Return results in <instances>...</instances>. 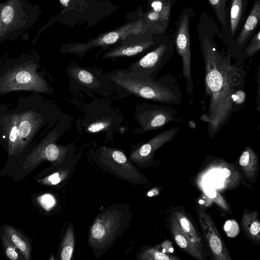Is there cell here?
Returning <instances> with one entry per match:
<instances>
[{
	"mask_svg": "<svg viewBox=\"0 0 260 260\" xmlns=\"http://www.w3.org/2000/svg\"><path fill=\"white\" fill-rule=\"evenodd\" d=\"M245 99V92L242 90H236L234 94V105L242 104Z\"/></svg>",
	"mask_w": 260,
	"mask_h": 260,
	"instance_id": "e575fe53",
	"label": "cell"
},
{
	"mask_svg": "<svg viewBox=\"0 0 260 260\" xmlns=\"http://www.w3.org/2000/svg\"><path fill=\"white\" fill-rule=\"evenodd\" d=\"M214 193L215 196L212 198L213 202L226 214H232L233 211L228 202L217 190H214Z\"/></svg>",
	"mask_w": 260,
	"mask_h": 260,
	"instance_id": "4dcf8cb0",
	"label": "cell"
},
{
	"mask_svg": "<svg viewBox=\"0 0 260 260\" xmlns=\"http://www.w3.org/2000/svg\"><path fill=\"white\" fill-rule=\"evenodd\" d=\"M173 217L188 237L193 242L203 248L202 238L198 234L189 219L181 211L175 212L173 213Z\"/></svg>",
	"mask_w": 260,
	"mask_h": 260,
	"instance_id": "cb8c5ba5",
	"label": "cell"
},
{
	"mask_svg": "<svg viewBox=\"0 0 260 260\" xmlns=\"http://www.w3.org/2000/svg\"><path fill=\"white\" fill-rule=\"evenodd\" d=\"M248 0H229L226 11V25L221 39L229 51L245 19Z\"/></svg>",
	"mask_w": 260,
	"mask_h": 260,
	"instance_id": "8fae6325",
	"label": "cell"
},
{
	"mask_svg": "<svg viewBox=\"0 0 260 260\" xmlns=\"http://www.w3.org/2000/svg\"><path fill=\"white\" fill-rule=\"evenodd\" d=\"M174 45V41L171 38L165 39L154 49L132 62L127 69L144 72L155 79L173 54Z\"/></svg>",
	"mask_w": 260,
	"mask_h": 260,
	"instance_id": "30bf717a",
	"label": "cell"
},
{
	"mask_svg": "<svg viewBox=\"0 0 260 260\" xmlns=\"http://www.w3.org/2000/svg\"><path fill=\"white\" fill-rule=\"evenodd\" d=\"M74 232L70 225L68 228L64 236L60 251V259L61 260H70L72 258L74 247Z\"/></svg>",
	"mask_w": 260,
	"mask_h": 260,
	"instance_id": "484cf974",
	"label": "cell"
},
{
	"mask_svg": "<svg viewBox=\"0 0 260 260\" xmlns=\"http://www.w3.org/2000/svg\"><path fill=\"white\" fill-rule=\"evenodd\" d=\"M196 209L200 226L212 258L232 260L233 258L209 213L200 206H196Z\"/></svg>",
	"mask_w": 260,
	"mask_h": 260,
	"instance_id": "9c48e42d",
	"label": "cell"
},
{
	"mask_svg": "<svg viewBox=\"0 0 260 260\" xmlns=\"http://www.w3.org/2000/svg\"><path fill=\"white\" fill-rule=\"evenodd\" d=\"M238 165L246 180L255 183L258 177L259 164L257 153L252 147L246 146L238 158Z\"/></svg>",
	"mask_w": 260,
	"mask_h": 260,
	"instance_id": "d6986e66",
	"label": "cell"
},
{
	"mask_svg": "<svg viewBox=\"0 0 260 260\" xmlns=\"http://www.w3.org/2000/svg\"><path fill=\"white\" fill-rule=\"evenodd\" d=\"M257 89L256 97V110L257 112L260 111V66L258 67V72L257 74Z\"/></svg>",
	"mask_w": 260,
	"mask_h": 260,
	"instance_id": "836d02e7",
	"label": "cell"
},
{
	"mask_svg": "<svg viewBox=\"0 0 260 260\" xmlns=\"http://www.w3.org/2000/svg\"><path fill=\"white\" fill-rule=\"evenodd\" d=\"M111 79L128 93L144 100L167 104H179L182 101L181 91L178 87L156 81L144 72L119 70L115 71Z\"/></svg>",
	"mask_w": 260,
	"mask_h": 260,
	"instance_id": "7a4b0ae2",
	"label": "cell"
},
{
	"mask_svg": "<svg viewBox=\"0 0 260 260\" xmlns=\"http://www.w3.org/2000/svg\"><path fill=\"white\" fill-rule=\"evenodd\" d=\"M179 129L176 127L160 132L135 149L131 154L130 158L141 164L149 161L157 149L174 139Z\"/></svg>",
	"mask_w": 260,
	"mask_h": 260,
	"instance_id": "5bb4252c",
	"label": "cell"
},
{
	"mask_svg": "<svg viewBox=\"0 0 260 260\" xmlns=\"http://www.w3.org/2000/svg\"><path fill=\"white\" fill-rule=\"evenodd\" d=\"M213 9L217 20L221 27V34L226 28V11L229 0H207Z\"/></svg>",
	"mask_w": 260,
	"mask_h": 260,
	"instance_id": "d4e9b609",
	"label": "cell"
},
{
	"mask_svg": "<svg viewBox=\"0 0 260 260\" xmlns=\"http://www.w3.org/2000/svg\"><path fill=\"white\" fill-rule=\"evenodd\" d=\"M61 178V177L59 176V173H57L48 177V180L49 181H50L52 184H55L60 181Z\"/></svg>",
	"mask_w": 260,
	"mask_h": 260,
	"instance_id": "d590c367",
	"label": "cell"
},
{
	"mask_svg": "<svg viewBox=\"0 0 260 260\" xmlns=\"http://www.w3.org/2000/svg\"><path fill=\"white\" fill-rule=\"evenodd\" d=\"M42 122L35 112L28 111L18 113V139L16 154L22 151L32 138Z\"/></svg>",
	"mask_w": 260,
	"mask_h": 260,
	"instance_id": "2e32d148",
	"label": "cell"
},
{
	"mask_svg": "<svg viewBox=\"0 0 260 260\" xmlns=\"http://www.w3.org/2000/svg\"><path fill=\"white\" fill-rule=\"evenodd\" d=\"M36 68L33 62H27L16 64L8 70L1 78V94L19 90L47 92V84Z\"/></svg>",
	"mask_w": 260,
	"mask_h": 260,
	"instance_id": "5b68a950",
	"label": "cell"
},
{
	"mask_svg": "<svg viewBox=\"0 0 260 260\" xmlns=\"http://www.w3.org/2000/svg\"><path fill=\"white\" fill-rule=\"evenodd\" d=\"M241 227L244 236L255 245L260 244V219L257 210H243Z\"/></svg>",
	"mask_w": 260,
	"mask_h": 260,
	"instance_id": "ffe728a7",
	"label": "cell"
},
{
	"mask_svg": "<svg viewBox=\"0 0 260 260\" xmlns=\"http://www.w3.org/2000/svg\"><path fill=\"white\" fill-rule=\"evenodd\" d=\"M4 233L21 252L24 258L28 260L31 256V246L28 240L21 233L14 227L5 225Z\"/></svg>",
	"mask_w": 260,
	"mask_h": 260,
	"instance_id": "603a6c76",
	"label": "cell"
},
{
	"mask_svg": "<svg viewBox=\"0 0 260 260\" xmlns=\"http://www.w3.org/2000/svg\"><path fill=\"white\" fill-rule=\"evenodd\" d=\"M171 230L175 243L181 249L196 259L205 260L206 258L203 248L188 237L173 216L171 220Z\"/></svg>",
	"mask_w": 260,
	"mask_h": 260,
	"instance_id": "ac0fdd59",
	"label": "cell"
},
{
	"mask_svg": "<svg viewBox=\"0 0 260 260\" xmlns=\"http://www.w3.org/2000/svg\"><path fill=\"white\" fill-rule=\"evenodd\" d=\"M65 153V148L58 147L54 143H45L40 150L35 152L27 158L25 164L34 166L38 162L47 160L51 161L58 162Z\"/></svg>",
	"mask_w": 260,
	"mask_h": 260,
	"instance_id": "7402d4cb",
	"label": "cell"
},
{
	"mask_svg": "<svg viewBox=\"0 0 260 260\" xmlns=\"http://www.w3.org/2000/svg\"><path fill=\"white\" fill-rule=\"evenodd\" d=\"M166 0H148V5H151L155 3H163Z\"/></svg>",
	"mask_w": 260,
	"mask_h": 260,
	"instance_id": "8d00e7d4",
	"label": "cell"
},
{
	"mask_svg": "<svg viewBox=\"0 0 260 260\" xmlns=\"http://www.w3.org/2000/svg\"><path fill=\"white\" fill-rule=\"evenodd\" d=\"M72 73L76 80L84 85L90 86L94 82L93 75L88 71L80 68H75L73 70Z\"/></svg>",
	"mask_w": 260,
	"mask_h": 260,
	"instance_id": "f546056e",
	"label": "cell"
},
{
	"mask_svg": "<svg viewBox=\"0 0 260 260\" xmlns=\"http://www.w3.org/2000/svg\"><path fill=\"white\" fill-rule=\"evenodd\" d=\"M259 51L260 29L254 33L238 57L239 59H245L252 57Z\"/></svg>",
	"mask_w": 260,
	"mask_h": 260,
	"instance_id": "4316f807",
	"label": "cell"
},
{
	"mask_svg": "<svg viewBox=\"0 0 260 260\" xmlns=\"http://www.w3.org/2000/svg\"><path fill=\"white\" fill-rule=\"evenodd\" d=\"M138 258L142 260H179L175 255L168 254L160 251L157 247L149 248L138 255Z\"/></svg>",
	"mask_w": 260,
	"mask_h": 260,
	"instance_id": "83f0119b",
	"label": "cell"
},
{
	"mask_svg": "<svg viewBox=\"0 0 260 260\" xmlns=\"http://www.w3.org/2000/svg\"><path fill=\"white\" fill-rule=\"evenodd\" d=\"M258 128L259 132H260V122H259V124H258Z\"/></svg>",
	"mask_w": 260,
	"mask_h": 260,
	"instance_id": "74e56055",
	"label": "cell"
},
{
	"mask_svg": "<svg viewBox=\"0 0 260 260\" xmlns=\"http://www.w3.org/2000/svg\"><path fill=\"white\" fill-rule=\"evenodd\" d=\"M177 114L168 106L142 103L136 108L135 116L139 127L134 132L141 134L161 128L171 121H178Z\"/></svg>",
	"mask_w": 260,
	"mask_h": 260,
	"instance_id": "ba28073f",
	"label": "cell"
},
{
	"mask_svg": "<svg viewBox=\"0 0 260 260\" xmlns=\"http://www.w3.org/2000/svg\"><path fill=\"white\" fill-rule=\"evenodd\" d=\"M131 35L120 42L119 45L104 53L103 57H129L140 54L155 46V42L149 34Z\"/></svg>",
	"mask_w": 260,
	"mask_h": 260,
	"instance_id": "7c38bea8",
	"label": "cell"
},
{
	"mask_svg": "<svg viewBox=\"0 0 260 260\" xmlns=\"http://www.w3.org/2000/svg\"><path fill=\"white\" fill-rule=\"evenodd\" d=\"M147 28L143 19L125 24L108 32L103 33L86 43L67 45L66 51L69 53H84L92 47H108L120 43L129 36L146 33Z\"/></svg>",
	"mask_w": 260,
	"mask_h": 260,
	"instance_id": "8992f818",
	"label": "cell"
},
{
	"mask_svg": "<svg viewBox=\"0 0 260 260\" xmlns=\"http://www.w3.org/2000/svg\"><path fill=\"white\" fill-rule=\"evenodd\" d=\"M41 206L46 210H50L55 204V201L52 196L49 194H43L39 198Z\"/></svg>",
	"mask_w": 260,
	"mask_h": 260,
	"instance_id": "d6a6232c",
	"label": "cell"
},
{
	"mask_svg": "<svg viewBox=\"0 0 260 260\" xmlns=\"http://www.w3.org/2000/svg\"><path fill=\"white\" fill-rule=\"evenodd\" d=\"M205 68V96L209 98L208 111L200 116L207 124L209 137H213L229 121L234 105L236 86L241 79L229 54L220 52L207 37L200 40Z\"/></svg>",
	"mask_w": 260,
	"mask_h": 260,
	"instance_id": "6da1fadb",
	"label": "cell"
},
{
	"mask_svg": "<svg viewBox=\"0 0 260 260\" xmlns=\"http://www.w3.org/2000/svg\"><path fill=\"white\" fill-rule=\"evenodd\" d=\"M260 24V0H254L232 46L230 55L238 56L247 45Z\"/></svg>",
	"mask_w": 260,
	"mask_h": 260,
	"instance_id": "4fadbf2b",
	"label": "cell"
},
{
	"mask_svg": "<svg viewBox=\"0 0 260 260\" xmlns=\"http://www.w3.org/2000/svg\"><path fill=\"white\" fill-rule=\"evenodd\" d=\"M191 9L185 8L181 13L176 23L174 41L177 51L182 60L183 76L186 83V90L189 96L193 91L191 70V50L189 21Z\"/></svg>",
	"mask_w": 260,
	"mask_h": 260,
	"instance_id": "52a82bcc",
	"label": "cell"
},
{
	"mask_svg": "<svg viewBox=\"0 0 260 260\" xmlns=\"http://www.w3.org/2000/svg\"><path fill=\"white\" fill-rule=\"evenodd\" d=\"M174 0H166L163 3H157L156 7L149 10L143 18L149 34H161L165 32L168 27L170 13Z\"/></svg>",
	"mask_w": 260,
	"mask_h": 260,
	"instance_id": "9a60e30c",
	"label": "cell"
},
{
	"mask_svg": "<svg viewBox=\"0 0 260 260\" xmlns=\"http://www.w3.org/2000/svg\"><path fill=\"white\" fill-rule=\"evenodd\" d=\"M37 7L27 0H6L1 3V42L13 40L31 26L37 20Z\"/></svg>",
	"mask_w": 260,
	"mask_h": 260,
	"instance_id": "277c9868",
	"label": "cell"
},
{
	"mask_svg": "<svg viewBox=\"0 0 260 260\" xmlns=\"http://www.w3.org/2000/svg\"><path fill=\"white\" fill-rule=\"evenodd\" d=\"M128 211V207H111L97 216L89 233V243L95 252H104L123 231Z\"/></svg>",
	"mask_w": 260,
	"mask_h": 260,
	"instance_id": "3957f363",
	"label": "cell"
},
{
	"mask_svg": "<svg viewBox=\"0 0 260 260\" xmlns=\"http://www.w3.org/2000/svg\"><path fill=\"white\" fill-rule=\"evenodd\" d=\"M1 239L4 249L7 257L11 260L20 259L19 254L17 250V248L5 233L1 235Z\"/></svg>",
	"mask_w": 260,
	"mask_h": 260,
	"instance_id": "f1b7e54d",
	"label": "cell"
},
{
	"mask_svg": "<svg viewBox=\"0 0 260 260\" xmlns=\"http://www.w3.org/2000/svg\"><path fill=\"white\" fill-rule=\"evenodd\" d=\"M108 154L116 165L117 174L131 182L140 183L143 181L142 174L134 167L123 152L116 149H110L108 150Z\"/></svg>",
	"mask_w": 260,
	"mask_h": 260,
	"instance_id": "e0dca14e",
	"label": "cell"
},
{
	"mask_svg": "<svg viewBox=\"0 0 260 260\" xmlns=\"http://www.w3.org/2000/svg\"><path fill=\"white\" fill-rule=\"evenodd\" d=\"M2 134L8 142L10 155L16 154L18 139V113L2 116L1 119Z\"/></svg>",
	"mask_w": 260,
	"mask_h": 260,
	"instance_id": "44dd1931",
	"label": "cell"
},
{
	"mask_svg": "<svg viewBox=\"0 0 260 260\" xmlns=\"http://www.w3.org/2000/svg\"><path fill=\"white\" fill-rule=\"evenodd\" d=\"M111 124V120L107 118L92 123L88 127L87 129L90 133H96L109 128Z\"/></svg>",
	"mask_w": 260,
	"mask_h": 260,
	"instance_id": "1f68e13d",
	"label": "cell"
}]
</instances>
